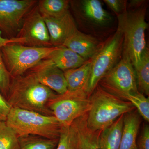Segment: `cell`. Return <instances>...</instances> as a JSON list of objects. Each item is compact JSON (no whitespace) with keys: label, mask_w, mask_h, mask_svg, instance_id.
I'll return each mask as SVG.
<instances>
[{"label":"cell","mask_w":149,"mask_h":149,"mask_svg":"<svg viewBox=\"0 0 149 149\" xmlns=\"http://www.w3.org/2000/svg\"><path fill=\"white\" fill-rule=\"evenodd\" d=\"M57 95L39 83L28 70L20 76L12 78L7 100L12 108L53 116L48 104Z\"/></svg>","instance_id":"obj_1"},{"label":"cell","mask_w":149,"mask_h":149,"mask_svg":"<svg viewBox=\"0 0 149 149\" xmlns=\"http://www.w3.org/2000/svg\"><path fill=\"white\" fill-rule=\"evenodd\" d=\"M148 1L136 8H127L123 13L117 16V28L122 32L123 46L122 57L130 61L134 69L141 62L146 48V32L148 24L146 21Z\"/></svg>","instance_id":"obj_2"},{"label":"cell","mask_w":149,"mask_h":149,"mask_svg":"<svg viewBox=\"0 0 149 149\" xmlns=\"http://www.w3.org/2000/svg\"><path fill=\"white\" fill-rule=\"evenodd\" d=\"M89 99L91 106L87 114L86 123L88 128L94 132H101L121 116L135 109L130 102L109 93L99 85Z\"/></svg>","instance_id":"obj_3"},{"label":"cell","mask_w":149,"mask_h":149,"mask_svg":"<svg viewBox=\"0 0 149 149\" xmlns=\"http://www.w3.org/2000/svg\"><path fill=\"white\" fill-rule=\"evenodd\" d=\"M70 9L77 29L103 41L111 35L114 24L111 15L99 0H70Z\"/></svg>","instance_id":"obj_4"},{"label":"cell","mask_w":149,"mask_h":149,"mask_svg":"<svg viewBox=\"0 0 149 149\" xmlns=\"http://www.w3.org/2000/svg\"><path fill=\"white\" fill-rule=\"evenodd\" d=\"M5 122L18 137L33 135L57 139L62 127L53 116L12 107Z\"/></svg>","instance_id":"obj_5"},{"label":"cell","mask_w":149,"mask_h":149,"mask_svg":"<svg viewBox=\"0 0 149 149\" xmlns=\"http://www.w3.org/2000/svg\"><path fill=\"white\" fill-rule=\"evenodd\" d=\"M123 36L117 28L105 40L100 50L91 59V69L88 82L84 89L90 97L102 78L120 61L122 57Z\"/></svg>","instance_id":"obj_6"},{"label":"cell","mask_w":149,"mask_h":149,"mask_svg":"<svg viewBox=\"0 0 149 149\" xmlns=\"http://www.w3.org/2000/svg\"><path fill=\"white\" fill-rule=\"evenodd\" d=\"M56 47H35L11 43L1 49L6 68L13 78L24 74L47 58Z\"/></svg>","instance_id":"obj_7"},{"label":"cell","mask_w":149,"mask_h":149,"mask_svg":"<svg viewBox=\"0 0 149 149\" xmlns=\"http://www.w3.org/2000/svg\"><path fill=\"white\" fill-rule=\"evenodd\" d=\"M48 105L62 126L66 127L87 114L91 104L89 97L84 91H80L58 94L49 102Z\"/></svg>","instance_id":"obj_8"},{"label":"cell","mask_w":149,"mask_h":149,"mask_svg":"<svg viewBox=\"0 0 149 149\" xmlns=\"http://www.w3.org/2000/svg\"><path fill=\"white\" fill-rule=\"evenodd\" d=\"M98 85L109 93L123 100L127 95L139 93L134 67L128 59L123 57L102 78Z\"/></svg>","instance_id":"obj_9"},{"label":"cell","mask_w":149,"mask_h":149,"mask_svg":"<svg viewBox=\"0 0 149 149\" xmlns=\"http://www.w3.org/2000/svg\"><path fill=\"white\" fill-rule=\"evenodd\" d=\"M37 0H0V32L4 38L17 36L24 18Z\"/></svg>","instance_id":"obj_10"},{"label":"cell","mask_w":149,"mask_h":149,"mask_svg":"<svg viewBox=\"0 0 149 149\" xmlns=\"http://www.w3.org/2000/svg\"><path fill=\"white\" fill-rule=\"evenodd\" d=\"M16 37L24 40L23 45L35 47H53L47 25L37 4L26 15Z\"/></svg>","instance_id":"obj_11"},{"label":"cell","mask_w":149,"mask_h":149,"mask_svg":"<svg viewBox=\"0 0 149 149\" xmlns=\"http://www.w3.org/2000/svg\"><path fill=\"white\" fill-rule=\"evenodd\" d=\"M29 70L39 83L58 95H62L67 92L64 72L50 59L46 58L41 61Z\"/></svg>","instance_id":"obj_12"},{"label":"cell","mask_w":149,"mask_h":149,"mask_svg":"<svg viewBox=\"0 0 149 149\" xmlns=\"http://www.w3.org/2000/svg\"><path fill=\"white\" fill-rule=\"evenodd\" d=\"M42 16L47 25L51 45L53 47L63 45L68 38L77 29L70 11L58 18Z\"/></svg>","instance_id":"obj_13"},{"label":"cell","mask_w":149,"mask_h":149,"mask_svg":"<svg viewBox=\"0 0 149 149\" xmlns=\"http://www.w3.org/2000/svg\"><path fill=\"white\" fill-rule=\"evenodd\" d=\"M104 42L77 29L68 38L63 46L72 50L87 61L100 50Z\"/></svg>","instance_id":"obj_14"},{"label":"cell","mask_w":149,"mask_h":149,"mask_svg":"<svg viewBox=\"0 0 149 149\" xmlns=\"http://www.w3.org/2000/svg\"><path fill=\"white\" fill-rule=\"evenodd\" d=\"M141 123V116L137 110L124 115L119 149H137V137Z\"/></svg>","instance_id":"obj_15"},{"label":"cell","mask_w":149,"mask_h":149,"mask_svg":"<svg viewBox=\"0 0 149 149\" xmlns=\"http://www.w3.org/2000/svg\"><path fill=\"white\" fill-rule=\"evenodd\" d=\"M47 58L63 72L77 68L86 61L78 54L64 46L57 47Z\"/></svg>","instance_id":"obj_16"},{"label":"cell","mask_w":149,"mask_h":149,"mask_svg":"<svg viewBox=\"0 0 149 149\" xmlns=\"http://www.w3.org/2000/svg\"><path fill=\"white\" fill-rule=\"evenodd\" d=\"M124 115L121 116L110 126L100 132L98 149H119Z\"/></svg>","instance_id":"obj_17"},{"label":"cell","mask_w":149,"mask_h":149,"mask_svg":"<svg viewBox=\"0 0 149 149\" xmlns=\"http://www.w3.org/2000/svg\"><path fill=\"white\" fill-rule=\"evenodd\" d=\"M91 63L90 59L77 68L64 72L68 91H84L90 74Z\"/></svg>","instance_id":"obj_18"},{"label":"cell","mask_w":149,"mask_h":149,"mask_svg":"<svg viewBox=\"0 0 149 149\" xmlns=\"http://www.w3.org/2000/svg\"><path fill=\"white\" fill-rule=\"evenodd\" d=\"M87 114L73 122L77 131V149H98V138L100 132H94L88 128L86 123Z\"/></svg>","instance_id":"obj_19"},{"label":"cell","mask_w":149,"mask_h":149,"mask_svg":"<svg viewBox=\"0 0 149 149\" xmlns=\"http://www.w3.org/2000/svg\"><path fill=\"white\" fill-rule=\"evenodd\" d=\"M38 8L42 16L58 18L70 11L69 0H40Z\"/></svg>","instance_id":"obj_20"},{"label":"cell","mask_w":149,"mask_h":149,"mask_svg":"<svg viewBox=\"0 0 149 149\" xmlns=\"http://www.w3.org/2000/svg\"><path fill=\"white\" fill-rule=\"evenodd\" d=\"M137 86L139 93L149 95V49H145L141 56V62L135 68Z\"/></svg>","instance_id":"obj_21"},{"label":"cell","mask_w":149,"mask_h":149,"mask_svg":"<svg viewBox=\"0 0 149 149\" xmlns=\"http://www.w3.org/2000/svg\"><path fill=\"white\" fill-rule=\"evenodd\" d=\"M58 139H49L33 135L19 137L20 149H56Z\"/></svg>","instance_id":"obj_22"},{"label":"cell","mask_w":149,"mask_h":149,"mask_svg":"<svg viewBox=\"0 0 149 149\" xmlns=\"http://www.w3.org/2000/svg\"><path fill=\"white\" fill-rule=\"evenodd\" d=\"M78 135L77 128L72 123L71 125L62 127L56 149H77Z\"/></svg>","instance_id":"obj_23"},{"label":"cell","mask_w":149,"mask_h":149,"mask_svg":"<svg viewBox=\"0 0 149 149\" xmlns=\"http://www.w3.org/2000/svg\"><path fill=\"white\" fill-rule=\"evenodd\" d=\"M0 149H20L18 136L5 121H0Z\"/></svg>","instance_id":"obj_24"},{"label":"cell","mask_w":149,"mask_h":149,"mask_svg":"<svg viewBox=\"0 0 149 149\" xmlns=\"http://www.w3.org/2000/svg\"><path fill=\"white\" fill-rule=\"evenodd\" d=\"M130 102L137 109L139 115L147 122H149V99L140 93L129 94L123 100Z\"/></svg>","instance_id":"obj_25"},{"label":"cell","mask_w":149,"mask_h":149,"mask_svg":"<svg viewBox=\"0 0 149 149\" xmlns=\"http://www.w3.org/2000/svg\"><path fill=\"white\" fill-rule=\"evenodd\" d=\"M11 79L10 74L4 63L0 48V92L6 100L8 96Z\"/></svg>","instance_id":"obj_26"},{"label":"cell","mask_w":149,"mask_h":149,"mask_svg":"<svg viewBox=\"0 0 149 149\" xmlns=\"http://www.w3.org/2000/svg\"><path fill=\"white\" fill-rule=\"evenodd\" d=\"M103 1L116 16L123 13L127 10L128 2L126 0H104Z\"/></svg>","instance_id":"obj_27"},{"label":"cell","mask_w":149,"mask_h":149,"mask_svg":"<svg viewBox=\"0 0 149 149\" xmlns=\"http://www.w3.org/2000/svg\"><path fill=\"white\" fill-rule=\"evenodd\" d=\"M137 149H149V126H143L141 133L137 142Z\"/></svg>","instance_id":"obj_28"},{"label":"cell","mask_w":149,"mask_h":149,"mask_svg":"<svg viewBox=\"0 0 149 149\" xmlns=\"http://www.w3.org/2000/svg\"><path fill=\"white\" fill-rule=\"evenodd\" d=\"M12 107L0 92V121H5Z\"/></svg>","instance_id":"obj_29"},{"label":"cell","mask_w":149,"mask_h":149,"mask_svg":"<svg viewBox=\"0 0 149 149\" xmlns=\"http://www.w3.org/2000/svg\"><path fill=\"white\" fill-rule=\"evenodd\" d=\"M23 40L21 38L15 37L11 39H7L4 38L2 35L1 32H0V48L4 47L11 43H17L22 45Z\"/></svg>","instance_id":"obj_30"}]
</instances>
